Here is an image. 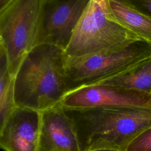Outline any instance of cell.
<instances>
[{
	"instance_id": "obj_1",
	"label": "cell",
	"mask_w": 151,
	"mask_h": 151,
	"mask_svg": "<svg viewBox=\"0 0 151 151\" xmlns=\"http://www.w3.org/2000/svg\"><path fill=\"white\" fill-rule=\"evenodd\" d=\"M64 110L74 125L80 151H125L134 139L151 127L149 109Z\"/></svg>"
},
{
	"instance_id": "obj_2",
	"label": "cell",
	"mask_w": 151,
	"mask_h": 151,
	"mask_svg": "<svg viewBox=\"0 0 151 151\" xmlns=\"http://www.w3.org/2000/svg\"><path fill=\"white\" fill-rule=\"evenodd\" d=\"M64 50L41 44L24 58L14 75L17 107L42 112L58 104L67 93L64 81Z\"/></svg>"
},
{
	"instance_id": "obj_3",
	"label": "cell",
	"mask_w": 151,
	"mask_h": 151,
	"mask_svg": "<svg viewBox=\"0 0 151 151\" xmlns=\"http://www.w3.org/2000/svg\"><path fill=\"white\" fill-rule=\"evenodd\" d=\"M150 58L151 44L143 40L121 48L90 55H65L64 81L67 93L125 74Z\"/></svg>"
},
{
	"instance_id": "obj_4",
	"label": "cell",
	"mask_w": 151,
	"mask_h": 151,
	"mask_svg": "<svg viewBox=\"0 0 151 151\" xmlns=\"http://www.w3.org/2000/svg\"><path fill=\"white\" fill-rule=\"evenodd\" d=\"M142 40L112 19L106 0H90L64 50L80 57L124 47Z\"/></svg>"
},
{
	"instance_id": "obj_5",
	"label": "cell",
	"mask_w": 151,
	"mask_h": 151,
	"mask_svg": "<svg viewBox=\"0 0 151 151\" xmlns=\"http://www.w3.org/2000/svg\"><path fill=\"white\" fill-rule=\"evenodd\" d=\"M43 0H16L0 15V44L14 76L24 58L37 45Z\"/></svg>"
},
{
	"instance_id": "obj_6",
	"label": "cell",
	"mask_w": 151,
	"mask_h": 151,
	"mask_svg": "<svg viewBox=\"0 0 151 151\" xmlns=\"http://www.w3.org/2000/svg\"><path fill=\"white\" fill-rule=\"evenodd\" d=\"M90 0H43L37 45L47 44L63 50Z\"/></svg>"
},
{
	"instance_id": "obj_7",
	"label": "cell",
	"mask_w": 151,
	"mask_h": 151,
	"mask_svg": "<svg viewBox=\"0 0 151 151\" xmlns=\"http://www.w3.org/2000/svg\"><path fill=\"white\" fill-rule=\"evenodd\" d=\"M60 104L67 109L131 107L151 109V95L116 86L95 84L68 92Z\"/></svg>"
},
{
	"instance_id": "obj_8",
	"label": "cell",
	"mask_w": 151,
	"mask_h": 151,
	"mask_svg": "<svg viewBox=\"0 0 151 151\" xmlns=\"http://www.w3.org/2000/svg\"><path fill=\"white\" fill-rule=\"evenodd\" d=\"M41 112L17 107L0 132V148L5 151H38Z\"/></svg>"
},
{
	"instance_id": "obj_9",
	"label": "cell",
	"mask_w": 151,
	"mask_h": 151,
	"mask_svg": "<svg viewBox=\"0 0 151 151\" xmlns=\"http://www.w3.org/2000/svg\"><path fill=\"white\" fill-rule=\"evenodd\" d=\"M38 151H80L73 122L60 104L41 112Z\"/></svg>"
},
{
	"instance_id": "obj_10",
	"label": "cell",
	"mask_w": 151,
	"mask_h": 151,
	"mask_svg": "<svg viewBox=\"0 0 151 151\" xmlns=\"http://www.w3.org/2000/svg\"><path fill=\"white\" fill-rule=\"evenodd\" d=\"M110 17L140 39L151 44V17L142 14L123 2L106 0Z\"/></svg>"
},
{
	"instance_id": "obj_11",
	"label": "cell",
	"mask_w": 151,
	"mask_h": 151,
	"mask_svg": "<svg viewBox=\"0 0 151 151\" xmlns=\"http://www.w3.org/2000/svg\"><path fill=\"white\" fill-rule=\"evenodd\" d=\"M97 84L119 87L151 95V58L133 71Z\"/></svg>"
},
{
	"instance_id": "obj_12",
	"label": "cell",
	"mask_w": 151,
	"mask_h": 151,
	"mask_svg": "<svg viewBox=\"0 0 151 151\" xmlns=\"http://www.w3.org/2000/svg\"><path fill=\"white\" fill-rule=\"evenodd\" d=\"M14 76L9 71L5 52L0 60V132L17 107L14 99Z\"/></svg>"
},
{
	"instance_id": "obj_13",
	"label": "cell",
	"mask_w": 151,
	"mask_h": 151,
	"mask_svg": "<svg viewBox=\"0 0 151 151\" xmlns=\"http://www.w3.org/2000/svg\"><path fill=\"white\" fill-rule=\"evenodd\" d=\"M125 151H151V127L134 139Z\"/></svg>"
},
{
	"instance_id": "obj_14",
	"label": "cell",
	"mask_w": 151,
	"mask_h": 151,
	"mask_svg": "<svg viewBox=\"0 0 151 151\" xmlns=\"http://www.w3.org/2000/svg\"><path fill=\"white\" fill-rule=\"evenodd\" d=\"M135 10L151 17V0H120Z\"/></svg>"
},
{
	"instance_id": "obj_15",
	"label": "cell",
	"mask_w": 151,
	"mask_h": 151,
	"mask_svg": "<svg viewBox=\"0 0 151 151\" xmlns=\"http://www.w3.org/2000/svg\"><path fill=\"white\" fill-rule=\"evenodd\" d=\"M16 0H0V15Z\"/></svg>"
},
{
	"instance_id": "obj_16",
	"label": "cell",
	"mask_w": 151,
	"mask_h": 151,
	"mask_svg": "<svg viewBox=\"0 0 151 151\" xmlns=\"http://www.w3.org/2000/svg\"><path fill=\"white\" fill-rule=\"evenodd\" d=\"M4 52H5V50H4V48H3V47L2 46L1 44H0V60H1L2 55L4 54Z\"/></svg>"
},
{
	"instance_id": "obj_17",
	"label": "cell",
	"mask_w": 151,
	"mask_h": 151,
	"mask_svg": "<svg viewBox=\"0 0 151 151\" xmlns=\"http://www.w3.org/2000/svg\"><path fill=\"white\" fill-rule=\"evenodd\" d=\"M94 151H113V150H94Z\"/></svg>"
},
{
	"instance_id": "obj_18",
	"label": "cell",
	"mask_w": 151,
	"mask_h": 151,
	"mask_svg": "<svg viewBox=\"0 0 151 151\" xmlns=\"http://www.w3.org/2000/svg\"><path fill=\"white\" fill-rule=\"evenodd\" d=\"M107 1H118V0H107Z\"/></svg>"
}]
</instances>
